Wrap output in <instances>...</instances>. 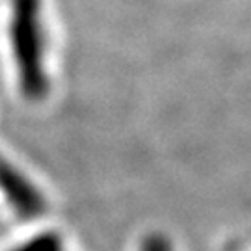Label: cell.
<instances>
[{
    "mask_svg": "<svg viewBox=\"0 0 251 251\" xmlns=\"http://www.w3.org/2000/svg\"><path fill=\"white\" fill-rule=\"evenodd\" d=\"M11 45L23 95L28 100L43 99L49 90V80L43 65L45 43L39 0H13Z\"/></svg>",
    "mask_w": 251,
    "mask_h": 251,
    "instance_id": "6da1fadb",
    "label": "cell"
},
{
    "mask_svg": "<svg viewBox=\"0 0 251 251\" xmlns=\"http://www.w3.org/2000/svg\"><path fill=\"white\" fill-rule=\"evenodd\" d=\"M0 188L4 194H8L11 206L23 218L39 216L45 208V201L41 198V194L23 175H19L13 170V166H9L2 156H0Z\"/></svg>",
    "mask_w": 251,
    "mask_h": 251,
    "instance_id": "7a4b0ae2",
    "label": "cell"
},
{
    "mask_svg": "<svg viewBox=\"0 0 251 251\" xmlns=\"http://www.w3.org/2000/svg\"><path fill=\"white\" fill-rule=\"evenodd\" d=\"M62 244L60 238L56 234H43L39 238H34L28 244H25L23 248H17L15 251H60Z\"/></svg>",
    "mask_w": 251,
    "mask_h": 251,
    "instance_id": "3957f363",
    "label": "cell"
},
{
    "mask_svg": "<svg viewBox=\"0 0 251 251\" xmlns=\"http://www.w3.org/2000/svg\"><path fill=\"white\" fill-rule=\"evenodd\" d=\"M142 251H171V246L162 234H151L144 240Z\"/></svg>",
    "mask_w": 251,
    "mask_h": 251,
    "instance_id": "277c9868",
    "label": "cell"
}]
</instances>
